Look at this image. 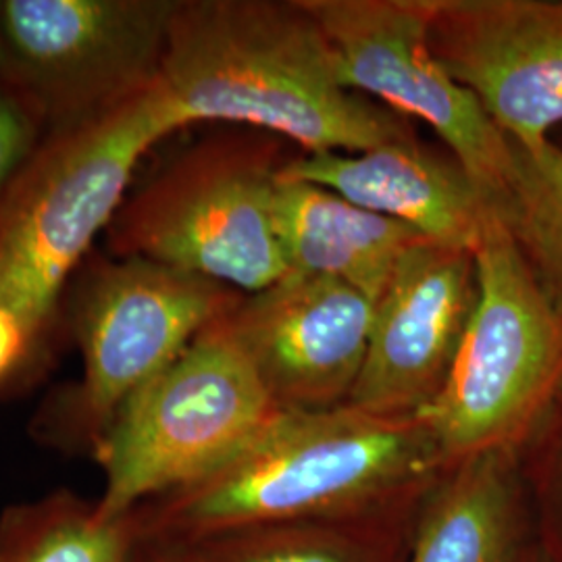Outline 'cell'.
<instances>
[{
	"mask_svg": "<svg viewBox=\"0 0 562 562\" xmlns=\"http://www.w3.org/2000/svg\"><path fill=\"white\" fill-rule=\"evenodd\" d=\"M448 467L417 415L281 408L232 461L130 515L138 540L183 546L259 525L382 513L423 498Z\"/></svg>",
	"mask_w": 562,
	"mask_h": 562,
	"instance_id": "6da1fadb",
	"label": "cell"
},
{
	"mask_svg": "<svg viewBox=\"0 0 562 562\" xmlns=\"http://www.w3.org/2000/svg\"><path fill=\"white\" fill-rule=\"evenodd\" d=\"M161 80L188 125H248L306 155L415 138L406 117L346 83L302 0H176Z\"/></svg>",
	"mask_w": 562,
	"mask_h": 562,
	"instance_id": "7a4b0ae2",
	"label": "cell"
},
{
	"mask_svg": "<svg viewBox=\"0 0 562 562\" xmlns=\"http://www.w3.org/2000/svg\"><path fill=\"white\" fill-rule=\"evenodd\" d=\"M188 127L161 78L42 136L0 196V304L46 362L67 283L94 252L153 146Z\"/></svg>",
	"mask_w": 562,
	"mask_h": 562,
	"instance_id": "3957f363",
	"label": "cell"
},
{
	"mask_svg": "<svg viewBox=\"0 0 562 562\" xmlns=\"http://www.w3.org/2000/svg\"><path fill=\"white\" fill-rule=\"evenodd\" d=\"M477 302L438 396L417 417L443 461L517 452L562 396V308L494 217L475 250Z\"/></svg>",
	"mask_w": 562,
	"mask_h": 562,
	"instance_id": "277c9868",
	"label": "cell"
},
{
	"mask_svg": "<svg viewBox=\"0 0 562 562\" xmlns=\"http://www.w3.org/2000/svg\"><path fill=\"white\" fill-rule=\"evenodd\" d=\"M240 296L161 262L92 255L81 265L71 296L81 378L42 406L36 436L94 459L121 406Z\"/></svg>",
	"mask_w": 562,
	"mask_h": 562,
	"instance_id": "5b68a950",
	"label": "cell"
},
{
	"mask_svg": "<svg viewBox=\"0 0 562 562\" xmlns=\"http://www.w3.org/2000/svg\"><path fill=\"white\" fill-rule=\"evenodd\" d=\"M281 161L271 142L222 134L188 148L104 232V252L161 262L255 294L290 269L276 223Z\"/></svg>",
	"mask_w": 562,
	"mask_h": 562,
	"instance_id": "8992f818",
	"label": "cell"
},
{
	"mask_svg": "<svg viewBox=\"0 0 562 562\" xmlns=\"http://www.w3.org/2000/svg\"><path fill=\"white\" fill-rule=\"evenodd\" d=\"M281 408L220 319L121 406L94 461L97 510L121 519L217 471Z\"/></svg>",
	"mask_w": 562,
	"mask_h": 562,
	"instance_id": "52a82bcc",
	"label": "cell"
},
{
	"mask_svg": "<svg viewBox=\"0 0 562 562\" xmlns=\"http://www.w3.org/2000/svg\"><path fill=\"white\" fill-rule=\"evenodd\" d=\"M176 0H0V80L46 132L161 78Z\"/></svg>",
	"mask_w": 562,
	"mask_h": 562,
	"instance_id": "ba28073f",
	"label": "cell"
},
{
	"mask_svg": "<svg viewBox=\"0 0 562 562\" xmlns=\"http://www.w3.org/2000/svg\"><path fill=\"white\" fill-rule=\"evenodd\" d=\"M331 42L346 83L402 117L427 123L494 202L513 176V140L436 57L434 0H302Z\"/></svg>",
	"mask_w": 562,
	"mask_h": 562,
	"instance_id": "9c48e42d",
	"label": "cell"
},
{
	"mask_svg": "<svg viewBox=\"0 0 562 562\" xmlns=\"http://www.w3.org/2000/svg\"><path fill=\"white\" fill-rule=\"evenodd\" d=\"M375 302L344 281L288 271L220 317L280 408L346 404L361 375Z\"/></svg>",
	"mask_w": 562,
	"mask_h": 562,
	"instance_id": "30bf717a",
	"label": "cell"
},
{
	"mask_svg": "<svg viewBox=\"0 0 562 562\" xmlns=\"http://www.w3.org/2000/svg\"><path fill=\"white\" fill-rule=\"evenodd\" d=\"M429 42L510 140H550L562 123V0H434Z\"/></svg>",
	"mask_w": 562,
	"mask_h": 562,
	"instance_id": "8fae6325",
	"label": "cell"
},
{
	"mask_svg": "<svg viewBox=\"0 0 562 562\" xmlns=\"http://www.w3.org/2000/svg\"><path fill=\"white\" fill-rule=\"evenodd\" d=\"M475 302L473 252L411 246L375 302L367 357L346 404L394 417L422 413L442 390Z\"/></svg>",
	"mask_w": 562,
	"mask_h": 562,
	"instance_id": "7c38bea8",
	"label": "cell"
},
{
	"mask_svg": "<svg viewBox=\"0 0 562 562\" xmlns=\"http://www.w3.org/2000/svg\"><path fill=\"white\" fill-rule=\"evenodd\" d=\"M280 173L327 188L415 229L423 240L473 255L498 217L494 202L461 162L438 157L417 138L362 153H304L283 162Z\"/></svg>",
	"mask_w": 562,
	"mask_h": 562,
	"instance_id": "4fadbf2b",
	"label": "cell"
},
{
	"mask_svg": "<svg viewBox=\"0 0 562 562\" xmlns=\"http://www.w3.org/2000/svg\"><path fill=\"white\" fill-rule=\"evenodd\" d=\"M536 542L521 454L452 462L422 504L404 562H517Z\"/></svg>",
	"mask_w": 562,
	"mask_h": 562,
	"instance_id": "5bb4252c",
	"label": "cell"
},
{
	"mask_svg": "<svg viewBox=\"0 0 562 562\" xmlns=\"http://www.w3.org/2000/svg\"><path fill=\"white\" fill-rule=\"evenodd\" d=\"M276 223L290 271L344 281L373 302L422 236L340 194L278 173Z\"/></svg>",
	"mask_w": 562,
	"mask_h": 562,
	"instance_id": "9a60e30c",
	"label": "cell"
},
{
	"mask_svg": "<svg viewBox=\"0 0 562 562\" xmlns=\"http://www.w3.org/2000/svg\"><path fill=\"white\" fill-rule=\"evenodd\" d=\"M425 496L361 517L259 525L176 548L183 562H404Z\"/></svg>",
	"mask_w": 562,
	"mask_h": 562,
	"instance_id": "2e32d148",
	"label": "cell"
},
{
	"mask_svg": "<svg viewBox=\"0 0 562 562\" xmlns=\"http://www.w3.org/2000/svg\"><path fill=\"white\" fill-rule=\"evenodd\" d=\"M136 543L132 515L102 519L69 490L0 515V562H130Z\"/></svg>",
	"mask_w": 562,
	"mask_h": 562,
	"instance_id": "e0dca14e",
	"label": "cell"
},
{
	"mask_svg": "<svg viewBox=\"0 0 562 562\" xmlns=\"http://www.w3.org/2000/svg\"><path fill=\"white\" fill-rule=\"evenodd\" d=\"M513 176L498 217L525 261L562 308V148L513 142Z\"/></svg>",
	"mask_w": 562,
	"mask_h": 562,
	"instance_id": "ac0fdd59",
	"label": "cell"
},
{
	"mask_svg": "<svg viewBox=\"0 0 562 562\" xmlns=\"http://www.w3.org/2000/svg\"><path fill=\"white\" fill-rule=\"evenodd\" d=\"M522 475L536 522V540L562 562V396L521 452Z\"/></svg>",
	"mask_w": 562,
	"mask_h": 562,
	"instance_id": "d6986e66",
	"label": "cell"
},
{
	"mask_svg": "<svg viewBox=\"0 0 562 562\" xmlns=\"http://www.w3.org/2000/svg\"><path fill=\"white\" fill-rule=\"evenodd\" d=\"M46 134V127L36 111L9 90L0 86V196L9 186L21 162L34 150Z\"/></svg>",
	"mask_w": 562,
	"mask_h": 562,
	"instance_id": "ffe728a7",
	"label": "cell"
},
{
	"mask_svg": "<svg viewBox=\"0 0 562 562\" xmlns=\"http://www.w3.org/2000/svg\"><path fill=\"white\" fill-rule=\"evenodd\" d=\"M44 361L38 357L23 323L0 304V392L30 382Z\"/></svg>",
	"mask_w": 562,
	"mask_h": 562,
	"instance_id": "44dd1931",
	"label": "cell"
},
{
	"mask_svg": "<svg viewBox=\"0 0 562 562\" xmlns=\"http://www.w3.org/2000/svg\"><path fill=\"white\" fill-rule=\"evenodd\" d=\"M130 562H183L180 550L167 543L144 542L138 540L134 557Z\"/></svg>",
	"mask_w": 562,
	"mask_h": 562,
	"instance_id": "7402d4cb",
	"label": "cell"
},
{
	"mask_svg": "<svg viewBox=\"0 0 562 562\" xmlns=\"http://www.w3.org/2000/svg\"><path fill=\"white\" fill-rule=\"evenodd\" d=\"M517 562H554L548 554H546V550H543L542 546L536 542L531 543L525 552H522L521 557H519V561Z\"/></svg>",
	"mask_w": 562,
	"mask_h": 562,
	"instance_id": "603a6c76",
	"label": "cell"
},
{
	"mask_svg": "<svg viewBox=\"0 0 562 562\" xmlns=\"http://www.w3.org/2000/svg\"><path fill=\"white\" fill-rule=\"evenodd\" d=\"M0 86H2V80H0Z\"/></svg>",
	"mask_w": 562,
	"mask_h": 562,
	"instance_id": "cb8c5ba5",
	"label": "cell"
}]
</instances>
